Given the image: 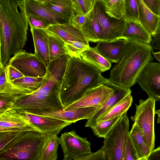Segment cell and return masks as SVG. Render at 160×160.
Returning a JSON list of instances; mask_svg holds the SVG:
<instances>
[{
  "label": "cell",
  "instance_id": "obj_14",
  "mask_svg": "<svg viewBox=\"0 0 160 160\" xmlns=\"http://www.w3.org/2000/svg\"><path fill=\"white\" fill-rule=\"evenodd\" d=\"M20 112L39 132L43 133L58 134L65 127L72 124L48 116Z\"/></svg>",
  "mask_w": 160,
  "mask_h": 160
},
{
  "label": "cell",
  "instance_id": "obj_33",
  "mask_svg": "<svg viewBox=\"0 0 160 160\" xmlns=\"http://www.w3.org/2000/svg\"><path fill=\"white\" fill-rule=\"evenodd\" d=\"M44 76L42 77H23L16 79L12 82L29 89L34 92L42 86Z\"/></svg>",
  "mask_w": 160,
  "mask_h": 160
},
{
  "label": "cell",
  "instance_id": "obj_47",
  "mask_svg": "<svg viewBox=\"0 0 160 160\" xmlns=\"http://www.w3.org/2000/svg\"><path fill=\"white\" fill-rule=\"evenodd\" d=\"M152 55L153 57L160 63V50L157 52H152Z\"/></svg>",
  "mask_w": 160,
  "mask_h": 160
},
{
  "label": "cell",
  "instance_id": "obj_16",
  "mask_svg": "<svg viewBox=\"0 0 160 160\" xmlns=\"http://www.w3.org/2000/svg\"><path fill=\"white\" fill-rule=\"evenodd\" d=\"M128 41L119 38L110 41H100L94 47L101 55L111 62L118 63L125 51Z\"/></svg>",
  "mask_w": 160,
  "mask_h": 160
},
{
  "label": "cell",
  "instance_id": "obj_35",
  "mask_svg": "<svg viewBox=\"0 0 160 160\" xmlns=\"http://www.w3.org/2000/svg\"><path fill=\"white\" fill-rule=\"evenodd\" d=\"M98 0H75L76 14H85L93 9Z\"/></svg>",
  "mask_w": 160,
  "mask_h": 160
},
{
  "label": "cell",
  "instance_id": "obj_3",
  "mask_svg": "<svg viewBox=\"0 0 160 160\" xmlns=\"http://www.w3.org/2000/svg\"><path fill=\"white\" fill-rule=\"evenodd\" d=\"M107 79L93 65L82 58L70 57L61 92L64 109L82 97L88 90L104 84Z\"/></svg>",
  "mask_w": 160,
  "mask_h": 160
},
{
  "label": "cell",
  "instance_id": "obj_20",
  "mask_svg": "<svg viewBox=\"0 0 160 160\" xmlns=\"http://www.w3.org/2000/svg\"><path fill=\"white\" fill-rule=\"evenodd\" d=\"M34 54L44 63L48 68L50 60L48 45V35L46 30L31 28Z\"/></svg>",
  "mask_w": 160,
  "mask_h": 160
},
{
  "label": "cell",
  "instance_id": "obj_2",
  "mask_svg": "<svg viewBox=\"0 0 160 160\" xmlns=\"http://www.w3.org/2000/svg\"><path fill=\"white\" fill-rule=\"evenodd\" d=\"M25 0H0V57L8 60L22 50L27 40Z\"/></svg>",
  "mask_w": 160,
  "mask_h": 160
},
{
  "label": "cell",
  "instance_id": "obj_30",
  "mask_svg": "<svg viewBox=\"0 0 160 160\" xmlns=\"http://www.w3.org/2000/svg\"><path fill=\"white\" fill-rule=\"evenodd\" d=\"M80 31L89 42H98L100 41V28L98 21L93 15L92 10L90 12L88 22Z\"/></svg>",
  "mask_w": 160,
  "mask_h": 160
},
{
  "label": "cell",
  "instance_id": "obj_38",
  "mask_svg": "<svg viewBox=\"0 0 160 160\" xmlns=\"http://www.w3.org/2000/svg\"><path fill=\"white\" fill-rule=\"evenodd\" d=\"M124 160H138L136 151L132 143L129 134L125 146Z\"/></svg>",
  "mask_w": 160,
  "mask_h": 160
},
{
  "label": "cell",
  "instance_id": "obj_43",
  "mask_svg": "<svg viewBox=\"0 0 160 160\" xmlns=\"http://www.w3.org/2000/svg\"><path fill=\"white\" fill-rule=\"evenodd\" d=\"M150 45L153 49L160 50V23L157 33L152 36V40Z\"/></svg>",
  "mask_w": 160,
  "mask_h": 160
},
{
  "label": "cell",
  "instance_id": "obj_32",
  "mask_svg": "<svg viewBox=\"0 0 160 160\" xmlns=\"http://www.w3.org/2000/svg\"><path fill=\"white\" fill-rule=\"evenodd\" d=\"M122 115L112 119L98 122L90 128L97 137L104 138Z\"/></svg>",
  "mask_w": 160,
  "mask_h": 160
},
{
  "label": "cell",
  "instance_id": "obj_24",
  "mask_svg": "<svg viewBox=\"0 0 160 160\" xmlns=\"http://www.w3.org/2000/svg\"><path fill=\"white\" fill-rule=\"evenodd\" d=\"M129 135L136 151L138 160H147L151 152L146 143L142 132L134 123L129 132Z\"/></svg>",
  "mask_w": 160,
  "mask_h": 160
},
{
  "label": "cell",
  "instance_id": "obj_4",
  "mask_svg": "<svg viewBox=\"0 0 160 160\" xmlns=\"http://www.w3.org/2000/svg\"><path fill=\"white\" fill-rule=\"evenodd\" d=\"M121 59L111 71L108 80L121 87L130 89L139 75L153 60V49L150 45L128 40Z\"/></svg>",
  "mask_w": 160,
  "mask_h": 160
},
{
  "label": "cell",
  "instance_id": "obj_25",
  "mask_svg": "<svg viewBox=\"0 0 160 160\" xmlns=\"http://www.w3.org/2000/svg\"><path fill=\"white\" fill-rule=\"evenodd\" d=\"M82 59L98 68L101 72L110 69L111 62L99 53L94 48L90 47L80 54Z\"/></svg>",
  "mask_w": 160,
  "mask_h": 160
},
{
  "label": "cell",
  "instance_id": "obj_36",
  "mask_svg": "<svg viewBox=\"0 0 160 160\" xmlns=\"http://www.w3.org/2000/svg\"><path fill=\"white\" fill-rule=\"evenodd\" d=\"M28 23L31 28L47 29L51 25L50 23L45 19L34 15L27 14Z\"/></svg>",
  "mask_w": 160,
  "mask_h": 160
},
{
  "label": "cell",
  "instance_id": "obj_44",
  "mask_svg": "<svg viewBox=\"0 0 160 160\" xmlns=\"http://www.w3.org/2000/svg\"><path fill=\"white\" fill-rule=\"evenodd\" d=\"M13 102L3 98H0V112L12 108Z\"/></svg>",
  "mask_w": 160,
  "mask_h": 160
},
{
  "label": "cell",
  "instance_id": "obj_17",
  "mask_svg": "<svg viewBox=\"0 0 160 160\" xmlns=\"http://www.w3.org/2000/svg\"><path fill=\"white\" fill-rule=\"evenodd\" d=\"M25 3L27 14L40 17L51 25H60L69 22L65 18L37 0H25Z\"/></svg>",
  "mask_w": 160,
  "mask_h": 160
},
{
  "label": "cell",
  "instance_id": "obj_41",
  "mask_svg": "<svg viewBox=\"0 0 160 160\" xmlns=\"http://www.w3.org/2000/svg\"><path fill=\"white\" fill-rule=\"evenodd\" d=\"M5 68L7 80L9 82H12L16 79L24 77L17 69L10 65L7 64Z\"/></svg>",
  "mask_w": 160,
  "mask_h": 160
},
{
  "label": "cell",
  "instance_id": "obj_51",
  "mask_svg": "<svg viewBox=\"0 0 160 160\" xmlns=\"http://www.w3.org/2000/svg\"></svg>",
  "mask_w": 160,
  "mask_h": 160
},
{
  "label": "cell",
  "instance_id": "obj_48",
  "mask_svg": "<svg viewBox=\"0 0 160 160\" xmlns=\"http://www.w3.org/2000/svg\"><path fill=\"white\" fill-rule=\"evenodd\" d=\"M155 113L158 115V118L157 120V123H160V109L155 110Z\"/></svg>",
  "mask_w": 160,
  "mask_h": 160
},
{
  "label": "cell",
  "instance_id": "obj_8",
  "mask_svg": "<svg viewBox=\"0 0 160 160\" xmlns=\"http://www.w3.org/2000/svg\"><path fill=\"white\" fill-rule=\"evenodd\" d=\"M92 11L100 28V42L122 39V34L126 22L124 17L117 19L109 16L105 12L102 2L99 0L96 1Z\"/></svg>",
  "mask_w": 160,
  "mask_h": 160
},
{
  "label": "cell",
  "instance_id": "obj_1",
  "mask_svg": "<svg viewBox=\"0 0 160 160\" xmlns=\"http://www.w3.org/2000/svg\"><path fill=\"white\" fill-rule=\"evenodd\" d=\"M70 58L65 54L50 62L41 87L32 93L18 97L13 102L12 108L19 112L38 115L64 109L61 92Z\"/></svg>",
  "mask_w": 160,
  "mask_h": 160
},
{
  "label": "cell",
  "instance_id": "obj_34",
  "mask_svg": "<svg viewBox=\"0 0 160 160\" xmlns=\"http://www.w3.org/2000/svg\"><path fill=\"white\" fill-rule=\"evenodd\" d=\"M126 20L139 22L137 0H124Z\"/></svg>",
  "mask_w": 160,
  "mask_h": 160
},
{
  "label": "cell",
  "instance_id": "obj_23",
  "mask_svg": "<svg viewBox=\"0 0 160 160\" xmlns=\"http://www.w3.org/2000/svg\"><path fill=\"white\" fill-rule=\"evenodd\" d=\"M56 133H44L38 160H56L58 159V150L60 144V137Z\"/></svg>",
  "mask_w": 160,
  "mask_h": 160
},
{
  "label": "cell",
  "instance_id": "obj_12",
  "mask_svg": "<svg viewBox=\"0 0 160 160\" xmlns=\"http://www.w3.org/2000/svg\"><path fill=\"white\" fill-rule=\"evenodd\" d=\"M111 87L101 84L88 90L80 98L64 109L84 107L99 108L114 92Z\"/></svg>",
  "mask_w": 160,
  "mask_h": 160
},
{
  "label": "cell",
  "instance_id": "obj_11",
  "mask_svg": "<svg viewBox=\"0 0 160 160\" xmlns=\"http://www.w3.org/2000/svg\"><path fill=\"white\" fill-rule=\"evenodd\" d=\"M137 83L149 98L160 101V63L148 62L139 75Z\"/></svg>",
  "mask_w": 160,
  "mask_h": 160
},
{
  "label": "cell",
  "instance_id": "obj_45",
  "mask_svg": "<svg viewBox=\"0 0 160 160\" xmlns=\"http://www.w3.org/2000/svg\"><path fill=\"white\" fill-rule=\"evenodd\" d=\"M147 160H160V146L151 152Z\"/></svg>",
  "mask_w": 160,
  "mask_h": 160
},
{
  "label": "cell",
  "instance_id": "obj_5",
  "mask_svg": "<svg viewBox=\"0 0 160 160\" xmlns=\"http://www.w3.org/2000/svg\"><path fill=\"white\" fill-rule=\"evenodd\" d=\"M44 136L34 131L21 132L0 150V160H38Z\"/></svg>",
  "mask_w": 160,
  "mask_h": 160
},
{
  "label": "cell",
  "instance_id": "obj_31",
  "mask_svg": "<svg viewBox=\"0 0 160 160\" xmlns=\"http://www.w3.org/2000/svg\"><path fill=\"white\" fill-rule=\"evenodd\" d=\"M104 7L105 12L110 17L120 19L124 18V0H101Z\"/></svg>",
  "mask_w": 160,
  "mask_h": 160
},
{
  "label": "cell",
  "instance_id": "obj_21",
  "mask_svg": "<svg viewBox=\"0 0 160 160\" xmlns=\"http://www.w3.org/2000/svg\"><path fill=\"white\" fill-rule=\"evenodd\" d=\"M122 39L150 45L152 36L139 22L126 20Z\"/></svg>",
  "mask_w": 160,
  "mask_h": 160
},
{
  "label": "cell",
  "instance_id": "obj_22",
  "mask_svg": "<svg viewBox=\"0 0 160 160\" xmlns=\"http://www.w3.org/2000/svg\"><path fill=\"white\" fill-rule=\"evenodd\" d=\"M139 22L152 36L157 33L160 23V16L150 10L142 0H137Z\"/></svg>",
  "mask_w": 160,
  "mask_h": 160
},
{
  "label": "cell",
  "instance_id": "obj_46",
  "mask_svg": "<svg viewBox=\"0 0 160 160\" xmlns=\"http://www.w3.org/2000/svg\"><path fill=\"white\" fill-rule=\"evenodd\" d=\"M7 81L5 67L0 68V86Z\"/></svg>",
  "mask_w": 160,
  "mask_h": 160
},
{
  "label": "cell",
  "instance_id": "obj_28",
  "mask_svg": "<svg viewBox=\"0 0 160 160\" xmlns=\"http://www.w3.org/2000/svg\"><path fill=\"white\" fill-rule=\"evenodd\" d=\"M132 102L133 98L131 93L127 95L112 108L100 117L97 120L96 123L101 121L112 119L123 115L127 112Z\"/></svg>",
  "mask_w": 160,
  "mask_h": 160
},
{
  "label": "cell",
  "instance_id": "obj_13",
  "mask_svg": "<svg viewBox=\"0 0 160 160\" xmlns=\"http://www.w3.org/2000/svg\"><path fill=\"white\" fill-rule=\"evenodd\" d=\"M27 131L39 132L17 110L11 108L0 112V132Z\"/></svg>",
  "mask_w": 160,
  "mask_h": 160
},
{
  "label": "cell",
  "instance_id": "obj_19",
  "mask_svg": "<svg viewBox=\"0 0 160 160\" xmlns=\"http://www.w3.org/2000/svg\"><path fill=\"white\" fill-rule=\"evenodd\" d=\"M47 31L57 35L65 43L69 44L76 42L89 44V41L82 32L69 23L60 25H51Z\"/></svg>",
  "mask_w": 160,
  "mask_h": 160
},
{
  "label": "cell",
  "instance_id": "obj_26",
  "mask_svg": "<svg viewBox=\"0 0 160 160\" xmlns=\"http://www.w3.org/2000/svg\"><path fill=\"white\" fill-rule=\"evenodd\" d=\"M43 3L65 18L69 22L72 17L76 14L73 0H53Z\"/></svg>",
  "mask_w": 160,
  "mask_h": 160
},
{
  "label": "cell",
  "instance_id": "obj_39",
  "mask_svg": "<svg viewBox=\"0 0 160 160\" xmlns=\"http://www.w3.org/2000/svg\"><path fill=\"white\" fill-rule=\"evenodd\" d=\"M22 132H0V150L3 149Z\"/></svg>",
  "mask_w": 160,
  "mask_h": 160
},
{
  "label": "cell",
  "instance_id": "obj_15",
  "mask_svg": "<svg viewBox=\"0 0 160 160\" xmlns=\"http://www.w3.org/2000/svg\"><path fill=\"white\" fill-rule=\"evenodd\" d=\"M104 84L112 87L114 92L108 97L102 105L97 109L91 117L87 121L86 127L90 128L96 123L97 120L112 108L127 95L131 93L130 89L123 88L118 86L107 79Z\"/></svg>",
  "mask_w": 160,
  "mask_h": 160
},
{
  "label": "cell",
  "instance_id": "obj_29",
  "mask_svg": "<svg viewBox=\"0 0 160 160\" xmlns=\"http://www.w3.org/2000/svg\"><path fill=\"white\" fill-rule=\"evenodd\" d=\"M47 31L48 35L50 60L51 62L63 54H67V51L64 41L57 35Z\"/></svg>",
  "mask_w": 160,
  "mask_h": 160
},
{
  "label": "cell",
  "instance_id": "obj_27",
  "mask_svg": "<svg viewBox=\"0 0 160 160\" xmlns=\"http://www.w3.org/2000/svg\"><path fill=\"white\" fill-rule=\"evenodd\" d=\"M33 92L31 90L8 81L0 86V98H3L13 102L19 96Z\"/></svg>",
  "mask_w": 160,
  "mask_h": 160
},
{
  "label": "cell",
  "instance_id": "obj_50",
  "mask_svg": "<svg viewBox=\"0 0 160 160\" xmlns=\"http://www.w3.org/2000/svg\"><path fill=\"white\" fill-rule=\"evenodd\" d=\"M159 99H160V97H159Z\"/></svg>",
  "mask_w": 160,
  "mask_h": 160
},
{
  "label": "cell",
  "instance_id": "obj_7",
  "mask_svg": "<svg viewBox=\"0 0 160 160\" xmlns=\"http://www.w3.org/2000/svg\"><path fill=\"white\" fill-rule=\"evenodd\" d=\"M155 100L152 98H148L145 100H140L139 104H136L135 115L131 117L142 132L151 152L155 147Z\"/></svg>",
  "mask_w": 160,
  "mask_h": 160
},
{
  "label": "cell",
  "instance_id": "obj_18",
  "mask_svg": "<svg viewBox=\"0 0 160 160\" xmlns=\"http://www.w3.org/2000/svg\"><path fill=\"white\" fill-rule=\"evenodd\" d=\"M97 109L96 107H84L59 109L40 115L48 116L73 123L78 121L90 118Z\"/></svg>",
  "mask_w": 160,
  "mask_h": 160
},
{
  "label": "cell",
  "instance_id": "obj_10",
  "mask_svg": "<svg viewBox=\"0 0 160 160\" xmlns=\"http://www.w3.org/2000/svg\"><path fill=\"white\" fill-rule=\"evenodd\" d=\"M60 144L64 160H78L92 153L91 143L87 138L78 135L74 130L62 133L60 137Z\"/></svg>",
  "mask_w": 160,
  "mask_h": 160
},
{
  "label": "cell",
  "instance_id": "obj_42",
  "mask_svg": "<svg viewBox=\"0 0 160 160\" xmlns=\"http://www.w3.org/2000/svg\"><path fill=\"white\" fill-rule=\"evenodd\" d=\"M148 8L160 16V0H142Z\"/></svg>",
  "mask_w": 160,
  "mask_h": 160
},
{
  "label": "cell",
  "instance_id": "obj_6",
  "mask_svg": "<svg viewBox=\"0 0 160 160\" xmlns=\"http://www.w3.org/2000/svg\"><path fill=\"white\" fill-rule=\"evenodd\" d=\"M129 121L124 113L104 138L102 146L107 160H124L125 146L129 134Z\"/></svg>",
  "mask_w": 160,
  "mask_h": 160
},
{
  "label": "cell",
  "instance_id": "obj_40",
  "mask_svg": "<svg viewBox=\"0 0 160 160\" xmlns=\"http://www.w3.org/2000/svg\"><path fill=\"white\" fill-rule=\"evenodd\" d=\"M78 160H107V157L105 150L102 146L97 152L85 156Z\"/></svg>",
  "mask_w": 160,
  "mask_h": 160
},
{
  "label": "cell",
  "instance_id": "obj_37",
  "mask_svg": "<svg viewBox=\"0 0 160 160\" xmlns=\"http://www.w3.org/2000/svg\"><path fill=\"white\" fill-rule=\"evenodd\" d=\"M90 12L85 14H76L71 18L69 23L74 28L81 30L88 22Z\"/></svg>",
  "mask_w": 160,
  "mask_h": 160
},
{
  "label": "cell",
  "instance_id": "obj_9",
  "mask_svg": "<svg viewBox=\"0 0 160 160\" xmlns=\"http://www.w3.org/2000/svg\"><path fill=\"white\" fill-rule=\"evenodd\" d=\"M7 64L16 68L25 77H43L47 72V67L41 59L34 53L23 49L11 57Z\"/></svg>",
  "mask_w": 160,
  "mask_h": 160
},
{
  "label": "cell",
  "instance_id": "obj_49",
  "mask_svg": "<svg viewBox=\"0 0 160 160\" xmlns=\"http://www.w3.org/2000/svg\"><path fill=\"white\" fill-rule=\"evenodd\" d=\"M39 2H41L42 3H45L48 2H51L53 0H37ZM74 1L75 0H73Z\"/></svg>",
  "mask_w": 160,
  "mask_h": 160
}]
</instances>
